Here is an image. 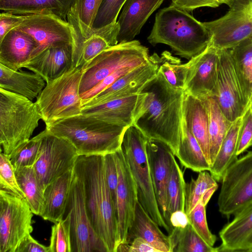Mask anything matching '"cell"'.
I'll list each match as a JSON object with an SVG mask.
<instances>
[{
    "label": "cell",
    "mask_w": 252,
    "mask_h": 252,
    "mask_svg": "<svg viewBox=\"0 0 252 252\" xmlns=\"http://www.w3.org/2000/svg\"><path fill=\"white\" fill-rule=\"evenodd\" d=\"M184 91L177 90L158 71L138 94L132 125L148 139L167 145L176 156L182 120Z\"/></svg>",
    "instance_id": "1"
},
{
    "label": "cell",
    "mask_w": 252,
    "mask_h": 252,
    "mask_svg": "<svg viewBox=\"0 0 252 252\" xmlns=\"http://www.w3.org/2000/svg\"><path fill=\"white\" fill-rule=\"evenodd\" d=\"M74 168L83 182L88 214L95 231L108 252H116L117 216L106 178L104 156H79Z\"/></svg>",
    "instance_id": "2"
},
{
    "label": "cell",
    "mask_w": 252,
    "mask_h": 252,
    "mask_svg": "<svg viewBox=\"0 0 252 252\" xmlns=\"http://www.w3.org/2000/svg\"><path fill=\"white\" fill-rule=\"evenodd\" d=\"M147 40L153 45L166 44L177 55L189 61L208 47L211 35L203 23L171 4L156 14Z\"/></svg>",
    "instance_id": "3"
},
{
    "label": "cell",
    "mask_w": 252,
    "mask_h": 252,
    "mask_svg": "<svg viewBox=\"0 0 252 252\" xmlns=\"http://www.w3.org/2000/svg\"><path fill=\"white\" fill-rule=\"evenodd\" d=\"M45 128L70 142L79 156H105L120 150L127 127L81 113L57 121Z\"/></svg>",
    "instance_id": "4"
},
{
    "label": "cell",
    "mask_w": 252,
    "mask_h": 252,
    "mask_svg": "<svg viewBox=\"0 0 252 252\" xmlns=\"http://www.w3.org/2000/svg\"><path fill=\"white\" fill-rule=\"evenodd\" d=\"M40 120L36 102L0 88V144L4 154L29 141Z\"/></svg>",
    "instance_id": "5"
},
{
    "label": "cell",
    "mask_w": 252,
    "mask_h": 252,
    "mask_svg": "<svg viewBox=\"0 0 252 252\" xmlns=\"http://www.w3.org/2000/svg\"><path fill=\"white\" fill-rule=\"evenodd\" d=\"M148 140L132 125L125 131L121 148L137 185L138 201L152 219L169 234L171 229L160 213L156 198L147 155Z\"/></svg>",
    "instance_id": "6"
},
{
    "label": "cell",
    "mask_w": 252,
    "mask_h": 252,
    "mask_svg": "<svg viewBox=\"0 0 252 252\" xmlns=\"http://www.w3.org/2000/svg\"><path fill=\"white\" fill-rule=\"evenodd\" d=\"M83 67H73L47 82L35 101L46 126L60 120L81 113L79 86Z\"/></svg>",
    "instance_id": "7"
},
{
    "label": "cell",
    "mask_w": 252,
    "mask_h": 252,
    "mask_svg": "<svg viewBox=\"0 0 252 252\" xmlns=\"http://www.w3.org/2000/svg\"><path fill=\"white\" fill-rule=\"evenodd\" d=\"M148 48L136 40L120 43L103 50L83 67L80 95L119 68L140 65L148 61Z\"/></svg>",
    "instance_id": "8"
},
{
    "label": "cell",
    "mask_w": 252,
    "mask_h": 252,
    "mask_svg": "<svg viewBox=\"0 0 252 252\" xmlns=\"http://www.w3.org/2000/svg\"><path fill=\"white\" fill-rule=\"evenodd\" d=\"M64 215L70 219L72 252H108L91 223L86 205L84 183L74 168Z\"/></svg>",
    "instance_id": "9"
},
{
    "label": "cell",
    "mask_w": 252,
    "mask_h": 252,
    "mask_svg": "<svg viewBox=\"0 0 252 252\" xmlns=\"http://www.w3.org/2000/svg\"><path fill=\"white\" fill-rule=\"evenodd\" d=\"M221 181L219 211L229 218L252 202V151L233 162Z\"/></svg>",
    "instance_id": "10"
},
{
    "label": "cell",
    "mask_w": 252,
    "mask_h": 252,
    "mask_svg": "<svg viewBox=\"0 0 252 252\" xmlns=\"http://www.w3.org/2000/svg\"><path fill=\"white\" fill-rule=\"evenodd\" d=\"M39 133L38 156L33 166L45 189L51 183L74 168L79 155L70 142L47 128Z\"/></svg>",
    "instance_id": "11"
},
{
    "label": "cell",
    "mask_w": 252,
    "mask_h": 252,
    "mask_svg": "<svg viewBox=\"0 0 252 252\" xmlns=\"http://www.w3.org/2000/svg\"><path fill=\"white\" fill-rule=\"evenodd\" d=\"M220 18L203 23L211 35L210 44L219 50L230 49L252 36V0H232Z\"/></svg>",
    "instance_id": "12"
},
{
    "label": "cell",
    "mask_w": 252,
    "mask_h": 252,
    "mask_svg": "<svg viewBox=\"0 0 252 252\" xmlns=\"http://www.w3.org/2000/svg\"><path fill=\"white\" fill-rule=\"evenodd\" d=\"M34 214L26 198L0 190V252H15L33 231Z\"/></svg>",
    "instance_id": "13"
},
{
    "label": "cell",
    "mask_w": 252,
    "mask_h": 252,
    "mask_svg": "<svg viewBox=\"0 0 252 252\" xmlns=\"http://www.w3.org/2000/svg\"><path fill=\"white\" fill-rule=\"evenodd\" d=\"M225 116L233 122L242 117L247 106L229 50H220L219 72L213 95Z\"/></svg>",
    "instance_id": "14"
},
{
    "label": "cell",
    "mask_w": 252,
    "mask_h": 252,
    "mask_svg": "<svg viewBox=\"0 0 252 252\" xmlns=\"http://www.w3.org/2000/svg\"><path fill=\"white\" fill-rule=\"evenodd\" d=\"M220 59V50L209 44L186 63L184 92L197 97L212 96L217 82Z\"/></svg>",
    "instance_id": "15"
},
{
    "label": "cell",
    "mask_w": 252,
    "mask_h": 252,
    "mask_svg": "<svg viewBox=\"0 0 252 252\" xmlns=\"http://www.w3.org/2000/svg\"><path fill=\"white\" fill-rule=\"evenodd\" d=\"M15 29L29 34L36 41L37 47L31 59L53 44L73 43L72 30L69 23L52 14L26 15L22 23Z\"/></svg>",
    "instance_id": "16"
},
{
    "label": "cell",
    "mask_w": 252,
    "mask_h": 252,
    "mask_svg": "<svg viewBox=\"0 0 252 252\" xmlns=\"http://www.w3.org/2000/svg\"><path fill=\"white\" fill-rule=\"evenodd\" d=\"M118 174L117 215L119 245L126 243L129 227L138 201L137 185L122 148L115 153Z\"/></svg>",
    "instance_id": "17"
},
{
    "label": "cell",
    "mask_w": 252,
    "mask_h": 252,
    "mask_svg": "<svg viewBox=\"0 0 252 252\" xmlns=\"http://www.w3.org/2000/svg\"><path fill=\"white\" fill-rule=\"evenodd\" d=\"M158 71V65L153 54L147 62L123 75L93 98L82 101V106L138 94L157 76Z\"/></svg>",
    "instance_id": "18"
},
{
    "label": "cell",
    "mask_w": 252,
    "mask_h": 252,
    "mask_svg": "<svg viewBox=\"0 0 252 252\" xmlns=\"http://www.w3.org/2000/svg\"><path fill=\"white\" fill-rule=\"evenodd\" d=\"M146 151L156 200L165 220L167 188L175 155L167 145L155 139L148 140Z\"/></svg>",
    "instance_id": "19"
},
{
    "label": "cell",
    "mask_w": 252,
    "mask_h": 252,
    "mask_svg": "<svg viewBox=\"0 0 252 252\" xmlns=\"http://www.w3.org/2000/svg\"><path fill=\"white\" fill-rule=\"evenodd\" d=\"M72 44L62 42L51 45L22 65L41 76L46 83L54 80L73 68Z\"/></svg>",
    "instance_id": "20"
},
{
    "label": "cell",
    "mask_w": 252,
    "mask_h": 252,
    "mask_svg": "<svg viewBox=\"0 0 252 252\" xmlns=\"http://www.w3.org/2000/svg\"><path fill=\"white\" fill-rule=\"evenodd\" d=\"M233 216L219 232L217 252H252V202Z\"/></svg>",
    "instance_id": "21"
},
{
    "label": "cell",
    "mask_w": 252,
    "mask_h": 252,
    "mask_svg": "<svg viewBox=\"0 0 252 252\" xmlns=\"http://www.w3.org/2000/svg\"><path fill=\"white\" fill-rule=\"evenodd\" d=\"M164 0H126L117 21L118 43L131 41L138 35L151 15Z\"/></svg>",
    "instance_id": "22"
},
{
    "label": "cell",
    "mask_w": 252,
    "mask_h": 252,
    "mask_svg": "<svg viewBox=\"0 0 252 252\" xmlns=\"http://www.w3.org/2000/svg\"><path fill=\"white\" fill-rule=\"evenodd\" d=\"M37 47L29 34L14 29L0 40V63L15 70L22 68Z\"/></svg>",
    "instance_id": "23"
},
{
    "label": "cell",
    "mask_w": 252,
    "mask_h": 252,
    "mask_svg": "<svg viewBox=\"0 0 252 252\" xmlns=\"http://www.w3.org/2000/svg\"><path fill=\"white\" fill-rule=\"evenodd\" d=\"M138 94L82 107L81 113L125 127L132 125Z\"/></svg>",
    "instance_id": "24"
},
{
    "label": "cell",
    "mask_w": 252,
    "mask_h": 252,
    "mask_svg": "<svg viewBox=\"0 0 252 252\" xmlns=\"http://www.w3.org/2000/svg\"><path fill=\"white\" fill-rule=\"evenodd\" d=\"M182 113L189 129L196 139L210 164L209 121L204 102L199 97L184 92Z\"/></svg>",
    "instance_id": "25"
},
{
    "label": "cell",
    "mask_w": 252,
    "mask_h": 252,
    "mask_svg": "<svg viewBox=\"0 0 252 252\" xmlns=\"http://www.w3.org/2000/svg\"><path fill=\"white\" fill-rule=\"evenodd\" d=\"M159 226L138 201L126 243H130L136 237H141L158 252H171L169 237L161 231Z\"/></svg>",
    "instance_id": "26"
},
{
    "label": "cell",
    "mask_w": 252,
    "mask_h": 252,
    "mask_svg": "<svg viewBox=\"0 0 252 252\" xmlns=\"http://www.w3.org/2000/svg\"><path fill=\"white\" fill-rule=\"evenodd\" d=\"M77 0H0V9L18 15L52 14L66 20Z\"/></svg>",
    "instance_id": "27"
},
{
    "label": "cell",
    "mask_w": 252,
    "mask_h": 252,
    "mask_svg": "<svg viewBox=\"0 0 252 252\" xmlns=\"http://www.w3.org/2000/svg\"><path fill=\"white\" fill-rule=\"evenodd\" d=\"M74 176V168L49 184L44 190V203L40 215L56 223L63 218Z\"/></svg>",
    "instance_id": "28"
},
{
    "label": "cell",
    "mask_w": 252,
    "mask_h": 252,
    "mask_svg": "<svg viewBox=\"0 0 252 252\" xmlns=\"http://www.w3.org/2000/svg\"><path fill=\"white\" fill-rule=\"evenodd\" d=\"M0 88L23 95L31 100L37 98L46 82L34 72L15 70L0 63Z\"/></svg>",
    "instance_id": "29"
},
{
    "label": "cell",
    "mask_w": 252,
    "mask_h": 252,
    "mask_svg": "<svg viewBox=\"0 0 252 252\" xmlns=\"http://www.w3.org/2000/svg\"><path fill=\"white\" fill-rule=\"evenodd\" d=\"M199 98L204 102L208 116L211 167L232 122L225 116L213 96L208 95Z\"/></svg>",
    "instance_id": "30"
},
{
    "label": "cell",
    "mask_w": 252,
    "mask_h": 252,
    "mask_svg": "<svg viewBox=\"0 0 252 252\" xmlns=\"http://www.w3.org/2000/svg\"><path fill=\"white\" fill-rule=\"evenodd\" d=\"M186 168L200 172L209 171L210 165L183 117L178 149L175 156Z\"/></svg>",
    "instance_id": "31"
},
{
    "label": "cell",
    "mask_w": 252,
    "mask_h": 252,
    "mask_svg": "<svg viewBox=\"0 0 252 252\" xmlns=\"http://www.w3.org/2000/svg\"><path fill=\"white\" fill-rule=\"evenodd\" d=\"M247 106L252 99V36L229 49Z\"/></svg>",
    "instance_id": "32"
},
{
    "label": "cell",
    "mask_w": 252,
    "mask_h": 252,
    "mask_svg": "<svg viewBox=\"0 0 252 252\" xmlns=\"http://www.w3.org/2000/svg\"><path fill=\"white\" fill-rule=\"evenodd\" d=\"M242 116L232 122L210 167V173L217 182L221 180L227 168L237 159L238 135Z\"/></svg>",
    "instance_id": "33"
},
{
    "label": "cell",
    "mask_w": 252,
    "mask_h": 252,
    "mask_svg": "<svg viewBox=\"0 0 252 252\" xmlns=\"http://www.w3.org/2000/svg\"><path fill=\"white\" fill-rule=\"evenodd\" d=\"M18 184L32 213L40 216L44 203L45 189L42 186L33 166L15 170Z\"/></svg>",
    "instance_id": "34"
},
{
    "label": "cell",
    "mask_w": 252,
    "mask_h": 252,
    "mask_svg": "<svg viewBox=\"0 0 252 252\" xmlns=\"http://www.w3.org/2000/svg\"><path fill=\"white\" fill-rule=\"evenodd\" d=\"M168 236L171 252H217V247L208 245L189 223L185 227L173 228Z\"/></svg>",
    "instance_id": "35"
},
{
    "label": "cell",
    "mask_w": 252,
    "mask_h": 252,
    "mask_svg": "<svg viewBox=\"0 0 252 252\" xmlns=\"http://www.w3.org/2000/svg\"><path fill=\"white\" fill-rule=\"evenodd\" d=\"M102 0H77L67 16V21L84 37L89 36Z\"/></svg>",
    "instance_id": "36"
},
{
    "label": "cell",
    "mask_w": 252,
    "mask_h": 252,
    "mask_svg": "<svg viewBox=\"0 0 252 252\" xmlns=\"http://www.w3.org/2000/svg\"><path fill=\"white\" fill-rule=\"evenodd\" d=\"M186 184L183 172L175 158L167 188L166 215L165 220L168 225L169 219L172 213L178 210L185 211Z\"/></svg>",
    "instance_id": "37"
},
{
    "label": "cell",
    "mask_w": 252,
    "mask_h": 252,
    "mask_svg": "<svg viewBox=\"0 0 252 252\" xmlns=\"http://www.w3.org/2000/svg\"><path fill=\"white\" fill-rule=\"evenodd\" d=\"M158 67V71L174 88L184 91L187 74L185 63H182L180 59L174 57L168 51L160 55L153 54Z\"/></svg>",
    "instance_id": "38"
},
{
    "label": "cell",
    "mask_w": 252,
    "mask_h": 252,
    "mask_svg": "<svg viewBox=\"0 0 252 252\" xmlns=\"http://www.w3.org/2000/svg\"><path fill=\"white\" fill-rule=\"evenodd\" d=\"M218 186L217 181L207 171L199 172L196 179L186 184L185 211L188 215L210 189Z\"/></svg>",
    "instance_id": "39"
},
{
    "label": "cell",
    "mask_w": 252,
    "mask_h": 252,
    "mask_svg": "<svg viewBox=\"0 0 252 252\" xmlns=\"http://www.w3.org/2000/svg\"><path fill=\"white\" fill-rule=\"evenodd\" d=\"M40 142V134L39 133L8 155L14 170L33 166L38 158Z\"/></svg>",
    "instance_id": "40"
},
{
    "label": "cell",
    "mask_w": 252,
    "mask_h": 252,
    "mask_svg": "<svg viewBox=\"0 0 252 252\" xmlns=\"http://www.w3.org/2000/svg\"><path fill=\"white\" fill-rule=\"evenodd\" d=\"M49 247L50 252H72L70 222L68 215H64L63 219L52 226Z\"/></svg>",
    "instance_id": "41"
},
{
    "label": "cell",
    "mask_w": 252,
    "mask_h": 252,
    "mask_svg": "<svg viewBox=\"0 0 252 252\" xmlns=\"http://www.w3.org/2000/svg\"><path fill=\"white\" fill-rule=\"evenodd\" d=\"M126 0H102L94 21L92 32L116 25L119 14Z\"/></svg>",
    "instance_id": "42"
},
{
    "label": "cell",
    "mask_w": 252,
    "mask_h": 252,
    "mask_svg": "<svg viewBox=\"0 0 252 252\" xmlns=\"http://www.w3.org/2000/svg\"><path fill=\"white\" fill-rule=\"evenodd\" d=\"M0 190L21 198L25 195L17 181L15 170L8 155L0 154Z\"/></svg>",
    "instance_id": "43"
},
{
    "label": "cell",
    "mask_w": 252,
    "mask_h": 252,
    "mask_svg": "<svg viewBox=\"0 0 252 252\" xmlns=\"http://www.w3.org/2000/svg\"><path fill=\"white\" fill-rule=\"evenodd\" d=\"M206 206L201 199L188 214L189 223L197 234L210 246L214 247L216 236L210 230L206 219Z\"/></svg>",
    "instance_id": "44"
},
{
    "label": "cell",
    "mask_w": 252,
    "mask_h": 252,
    "mask_svg": "<svg viewBox=\"0 0 252 252\" xmlns=\"http://www.w3.org/2000/svg\"><path fill=\"white\" fill-rule=\"evenodd\" d=\"M252 146V112L249 106L242 116L238 135L237 155L238 156Z\"/></svg>",
    "instance_id": "45"
},
{
    "label": "cell",
    "mask_w": 252,
    "mask_h": 252,
    "mask_svg": "<svg viewBox=\"0 0 252 252\" xmlns=\"http://www.w3.org/2000/svg\"><path fill=\"white\" fill-rule=\"evenodd\" d=\"M104 158L106 178L117 213L118 174L115 153L107 154Z\"/></svg>",
    "instance_id": "46"
},
{
    "label": "cell",
    "mask_w": 252,
    "mask_h": 252,
    "mask_svg": "<svg viewBox=\"0 0 252 252\" xmlns=\"http://www.w3.org/2000/svg\"><path fill=\"white\" fill-rule=\"evenodd\" d=\"M138 66L139 65H129L122 67L117 69L108 75L95 87L81 94L80 96L82 99V102L93 98L100 92L111 85L119 78Z\"/></svg>",
    "instance_id": "47"
},
{
    "label": "cell",
    "mask_w": 252,
    "mask_h": 252,
    "mask_svg": "<svg viewBox=\"0 0 252 252\" xmlns=\"http://www.w3.org/2000/svg\"><path fill=\"white\" fill-rule=\"evenodd\" d=\"M171 4L188 12L202 7L216 8L222 4L229 5L232 0H171Z\"/></svg>",
    "instance_id": "48"
},
{
    "label": "cell",
    "mask_w": 252,
    "mask_h": 252,
    "mask_svg": "<svg viewBox=\"0 0 252 252\" xmlns=\"http://www.w3.org/2000/svg\"><path fill=\"white\" fill-rule=\"evenodd\" d=\"M25 15H18L3 12L0 14V40L11 30L17 28L24 21Z\"/></svg>",
    "instance_id": "49"
},
{
    "label": "cell",
    "mask_w": 252,
    "mask_h": 252,
    "mask_svg": "<svg viewBox=\"0 0 252 252\" xmlns=\"http://www.w3.org/2000/svg\"><path fill=\"white\" fill-rule=\"evenodd\" d=\"M158 252L149 243L141 237H136L129 243L120 244L116 252Z\"/></svg>",
    "instance_id": "50"
},
{
    "label": "cell",
    "mask_w": 252,
    "mask_h": 252,
    "mask_svg": "<svg viewBox=\"0 0 252 252\" xmlns=\"http://www.w3.org/2000/svg\"><path fill=\"white\" fill-rule=\"evenodd\" d=\"M15 252H50V249L49 246L40 244L30 234L21 242Z\"/></svg>",
    "instance_id": "51"
},
{
    "label": "cell",
    "mask_w": 252,
    "mask_h": 252,
    "mask_svg": "<svg viewBox=\"0 0 252 252\" xmlns=\"http://www.w3.org/2000/svg\"><path fill=\"white\" fill-rule=\"evenodd\" d=\"M189 223L187 214L184 211H176L170 215L168 225L171 229L174 227H185Z\"/></svg>",
    "instance_id": "52"
},
{
    "label": "cell",
    "mask_w": 252,
    "mask_h": 252,
    "mask_svg": "<svg viewBox=\"0 0 252 252\" xmlns=\"http://www.w3.org/2000/svg\"><path fill=\"white\" fill-rule=\"evenodd\" d=\"M249 107L251 110V111L252 112V99L250 103V105H249Z\"/></svg>",
    "instance_id": "53"
}]
</instances>
